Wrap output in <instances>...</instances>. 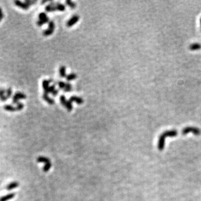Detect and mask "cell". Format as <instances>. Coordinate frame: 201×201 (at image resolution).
Instances as JSON below:
<instances>
[{"label":"cell","instance_id":"obj_7","mask_svg":"<svg viewBox=\"0 0 201 201\" xmlns=\"http://www.w3.org/2000/svg\"><path fill=\"white\" fill-rule=\"evenodd\" d=\"M51 82V81H50V80H43V83H42V86H43L44 93L48 94V90H49L50 87L49 84Z\"/></svg>","mask_w":201,"mask_h":201},{"label":"cell","instance_id":"obj_13","mask_svg":"<svg viewBox=\"0 0 201 201\" xmlns=\"http://www.w3.org/2000/svg\"><path fill=\"white\" fill-rule=\"evenodd\" d=\"M19 186V183L17 182H13L10 183L6 186V189L8 190H13V189L16 188Z\"/></svg>","mask_w":201,"mask_h":201},{"label":"cell","instance_id":"obj_28","mask_svg":"<svg viewBox=\"0 0 201 201\" xmlns=\"http://www.w3.org/2000/svg\"><path fill=\"white\" fill-rule=\"evenodd\" d=\"M72 90V84L68 82V83H67V86H66V88H65V89L64 90V91L65 92H70Z\"/></svg>","mask_w":201,"mask_h":201},{"label":"cell","instance_id":"obj_3","mask_svg":"<svg viewBox=\"0 0 201 201\" xmlns=\"http://www.w3.org/2000/svg\"><path fill=\"white\" fill-rule=\"evenodd\" d=\"M189 132H193L195 135H200L201 134V131L198 128L191 127V126L185 127L182 131V134L183 135H186L189 133Z\"/></svg>","mask_w":201,"mask_h":201},{"label":"cell","instance_id":"obj_12","mask_svg":"<svg viewBox=\"0 0 201 201\" xmlns=\"http://www.w3.org/2000/svg\"><path fill=\"white\" fill-rule=\"evenodd\" d=\"M6 90H5L4 88H0V100L2 101L5 102L8 100L6 96Z\"/></svg>","mask_w":201,"mask_h":201},{"label":"cell","instance_id":"obj_24","mask_svg":"<svg viewBox=\"0 0 201 201\" xmlns=\"http://www.w3.org/2000/svg\"><path fill=\"white\" fill-rule=\"evenodd\" d=\"M67 100H66V97L64 95H62L60 97V102L62 105L65 106V104H66V102H67Z\"/></svg>","mask_w":201,"mask_h":201},{"label":"cell","instance_id":"obj_5","mask_svg":"<svg viewBox=\"0 0 201 201\" xmlns=\"http://www.w3.org/2000/svg\"><path fill=\"white\" fill-rule=\"evenodd\" d=\"M79 20V16L78 15H75L72 16L70 19L68 20L67 23V26L68 27H70L73 26L74 25L77 23Z\"/></svg>","mask_w":201,"mask_h":201},{"label":"cell","instance_id":"obj_14","mask_svg":"<svg viewBox=\"0 0 201 201\" xmlns=\"http://www.w3.org/2000/svg\"><path fill=\"white\" fill-rule=\"evenodd\" d=\"M3 108L4 110L9 112H15L16 111H17L16 107H14L11 104H6L3 106Z\"/></svg>","mask_w":201,"mask_h":201},{"label":"cell","instance_id":"obj_16","mask_svg":"<svg viewBox=\"0 0 201 201\" xmlns=\"http://www.w3.org/2000/svg\"><path fill=\"white\" fill-rule=\"evenodd\" d=\"M55 7L57 11H64L65 10V6L60 2H55Z\"/></svg>","mask_w":201,"mask_h":201},{"label":"cell","instance_id":"obj_4","mask_svg":"<svg viewBox=\"0 0 201 201\" xmlns=\"http://www.w3.org/2000/svg\"><path fill=\"white\" fill-rule=\"evenodd\" d=\"M26 98V95L25 93L21 92H16L13 95L12 102L13 104H16L17 103H19L20 100H25Z\"/></svg>","mask_w":201,"mask_h":201},{"label":"cell","instance_id":"obj_33","mask_svg":"<svg viewBox=\"0 0 201 201\" xmlns=\"http://www.w3.org/2000/svg\"><path fill=\"white\" fill-rule=\"evenodd\" d=\"M0 17H4L3 13L2 11V9L1 7H0Z\"/></svg>","mask_w":201,"mask_h":201},{"label":"cell","instance_id":"obj_17","mask_svg":"<svg viewBox=\"0 0 201 201\" xmlns=\"http://www.w3.org/2000/svg\"><path fill=\"white\" fill-rule=\"evenodd\" d=\"M59 74L62 78L66 77V67L65 66L62 65L59 68Z\"/></svg>","mask_w":201,"mask_h":201},{"label":"cell","instance_id":"obj_2","mask_svg":"<svg viewBox=\"0 0 201 201\" xmlns=\"http://www.w3.org/2000/svg\"><path fill=\"white\" fill-rule=\"evenodd\" d=\"M49 18L45 13H41L39 15V20L37 21V25L39 26H41L44 24L49 23Z\"/></svg>","mask_w":201,"mask_h":201},{"label":"cell","instance_id":"obj_25","mask_svg":"<svg viewBox=\"0 0 201 201\" xmlns=\"http://www.w3.org/2000/svg\"><path fill=\"white\" fill-rule=\"evenodd\" d=\"M12 94H13V90H12V88L11 87L8 88L6 89V96L8 99L11 97Z\"/></svg>","mask_w":201,"mask_h":201},{"label":"cell","instance_id":"obj_20","mask_svg":"<svg viewBox=\"0 0 201 201\" xmlns=\"http://www.w3.org/2000/svg\"><path fill=\"white\" fill-rule=\"evenodd\" d=\"M54 30L50 29L49 28H48L47 29H46L45 30H44L43 32V34L44 36H45V37H48V36H50L53 34L54 33Z\"/></svg>","mask_w":201,"mask_h":201},{"label":"cell","instance_id":"obj_30","mask_svg":"<svg viewBox=\"0 0 201 201\" xmlns=\"http://www.w3.org/2000/svg\"><path fill=\"white\" fill-rule=\"evenodd\" d=\"M55 89H55V85H53V86H50L49 89V90H48V93H52Z\"/></svg>","mask_w":201,"mask_h":201},{"label":"cell","instance_id":"obj_29","mask_svg":"<svg viewBox=\"0 0 201 201\" xmlns=\"http://www.w3.org/2000/svg\"><path fill=\"white\" fill-rule=\"evenodd\" d=\"M48 28L53 30L55 29V23L53 21H50L49 22V23H48Z\"/></svg>","mask_w":201,"mask_h":201},{"label":"cell","instance_id":"obj_34","mask_svg":"<svg viewBox=\"0 0 201 201\" xmlns=\"http://www.w3.org/2000/svg\"><path fill=\"white\" fill-rule=\"evenodd\" d=\"M3 19V17H0V22H1L2 20V19Z\"/></svg>","mask_w":201,"mask_h":201},{"label":"cell","instance_id":"obj_26","mask_svg":"<svg viewBox=\"0 0 201 201\" xmlns=\"http://www.w3.org/2000/svg\"><path fill=\"white\" fill-rule=\"evenodd\" d=\"M16 107L17 111H21L22 110H23V108L24 107V104L23 103H21V102H19V103H17L16 104Z\"/></svg>","mask_w":201,"mask_h":201},{"label":"cell","instance_id":"obj_23","mask_svg":"<svg viewBox=\"0 0 201 201\" xmlns=\"http://www.w3.org/2000/svg\"><path fill=\"white\" fill-rule=\"evenodd\" d=\"M67 5H68L69 7L71 8V9H74L76 7V4L73 2V1H70V0H68V1H66L65 2Z\"/></svg>","mask_w":201,"mask_h":201},{"label":"cell","instance_id":"obj_10","mask_svg":"<svg viewBox=\"0 0 201 201\" xmlns=\"http://www.w3.org/2000/svg\"><path fill=\"white\" fill-rule=\"evenodd\" d=\"M15 196V194L14 193H11L7 194L5 196H3L0 198V201H7L9 200H11L14 198Z\"/></svg>","mask_w":201,"mask_h":201},{"label":"cell","instance_id":"obj_15","mask_svg":"<svg viewBox=\"0 0 201 201\" xmlns=\"http://www.w3.org/2000/svg\"><path fill=\"white\" fill-rule=\"evenodd\" d=\"M189 48V49L190 50H193V51L198 50H200L201 48V45L199 43H193L190 44Z\"/></svg>","mask_w":201,"mask_h":201},{"label":"cell","instance_id":"obj_11","mask_svg":"<svg viewBox=\"0 0 201 201\" xmlns=\"http://www.w3.org/2000/svg\"><path fill=\"white\" fill-rule=\"evenodd\" d=\"M43 98L44 100H45L46 102H47L48 104H54L55 103V100H54L53 99H52L51 98H50L49 96H48V94H45V93H44L43 95Z\"/></svg>","mask_w":201,"mask_h":201},{"label":"cell","instance_id":"obj_21","mask_svg":"<svg viewBox=\"0 0 201 201\" xmlns=\"http://www.w3.org/2000/svg\"><path fill=\"white\" fill-rule=\"evenodd\" d=\"M65 107L69 111H71L73 110V104H72V102H70L69 100H67L65 105Z\"/></svg>","mask_w":201,"mask_h":201},{"label":"cell","instance_id":"obj_22","mask_svg":"<svg viewBox=\"0 0 201 201\" xmlns=\"http://www.w3.org/2000/svg\"><path fill=\"white\" fill-rule=\"evenodd\" d=\"M58 86H59V88H60V89H61L63 90L65 89V88H66V86H67V83L62 82V81L58 82Z\"/></svg>","mask_w":201,"mask_h":201},{"label":"cell","instance_id":"obj_32","mask_svg":"<svg viewBox=\"0 0 201 201\" xmlns=\"http://www.w3.org/2000/svg\"><path fill=\"white\" fill-rule=\"evenodd\" d=\"M58 93H59V90L58 89H55L53 93H52V95L54 96V97H55V96H57L58 95Z\"/></svg>","mask_w":201,"mask_h":201},{"label":"cell","instance_id":"obj_1","mask_svg":"<svg viewBox=\"0 0 201 201\" xmlns=\"http://www.w3.org/2000/svg\"><path fill=\"white\" fill-rule=\"evenodd\" d=\"M178 135L177 131L176 130H168L163 132L159 137L158 141L159 150H162L164 149L165 146V140L166 137H174Z\"/></svg>","mask_w":201,"mask_h":201},{"label":"cell","instance_id":"obj_9","mask_svg":"<svg viewBox=\"0 0 201 201\" xmlns=\"http://www.w3.org/2000/svg\"><path fill=\"white\" fill-rule=\"evenodd\" d=\"M45 10L46 11L48 12V13L57 11V9H56L55 7V2H52L51 3H50L49 5L46 6Z\"/></svg>","mask_w":201,"mask_h":201},{"label":"cell","instance_id":"obj_18","mask_svg":"<svg viewBox=\"0 0 201 201\" xmlns=\"http://www.w3.org/2000/svg\"><path fill=\"white\" fill-rule=\"evenodd\" d=\"M65 78L68 81H72V80L75 79L77 78V75L75 73H70L66 76Z\"/></svg>","mask_w":201,"mask_h":201},{"label":"cell","instance_id":"obj_8","mask_svg":"<svg viewBox=\"0 0 201 201\" xmlns=\"http://www.w3.org/2000/svg\"><path fill=\"white\" fill-rule=\"evenodd\" d=\"M69 100L72 102H75V103H77L78 104H83L84 102V100H83V98L81 97H78V96H75L70 97Z\"/></svg>","mask_w":201,"mask_h":201},{"label":"cell","instance_id":"obj_27","mask_svg":"<svg viewBox=\"0 0 201 201\" xmlns=\"http://www.w3.org/2000/svg\"><path fill=\"white\" fill-rule=\"evenodd\" d=\"M51 163H50V162L48 163L45 164V165L44 166V168H43L44 172H48V171H49V169H50V168H51Z\"/></svg>","mask_w":201,"mask_h":201},{"label":"cell","instance_id":"obj_31","mask_svg":"<svg viewBox=\"0 0 201 201\" xmlns=\"http://www.w3.org/2000/svg\"><path fill=\"white\" fill-rule=\"evenodd\" d=\"M25 2L27 4H28V5H29L30 6L31 5H34V3H35L36 2H37V1H33V0H26Z\"/></svg>","mask_w":201,"mask_h":201},{"label":"cell","instance_id":"obj_35","mask_svg":"<svg viewBox=\"0 0 201 201\" xmlns=\"http://www.w3.org/2000/svg\"><path fill=\"white\" fill-rule=\"evenodd\" d=\"M200 23H201V19H200Z\"/></svg>","mask_w":201,"mask_h":201},{"label":"cell","instance_id":"obj_6","mask_svg":"<svg viewBox=\"0 0 201 201\" xmlns=\"http://www.w3.org/2000/svg\"><path fill=\"white\" fill-rule=\"evenodd\" d=\"M14 3H15V5L16 6L21 8V9L24 10H27L30 7V6L26 3L25 2H24L19 1V0H16V1H14Z\"/></svg>","mask_w":201,"mask_h":201},{"label":"cell","instance_id":"obj_19","mask_svg":"<svg viewBox=\"0 0 201 201\" xmlns=\"http://www.w3.org/2000/svg\"><path fill=\"white\" fill-rule=\"evenodd\" d=\"M37 161L39 163H44L45 164L50 163V160L49 159L45 157H43V156H40V157L38 158L37 159Z\"/></svg>","mask_w":201,"mask_h":201}]
</instances>
